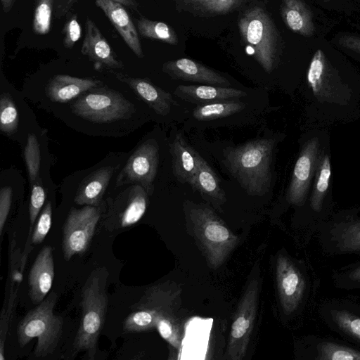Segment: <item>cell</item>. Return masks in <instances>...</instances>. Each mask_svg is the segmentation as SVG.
<instances>
[{"label": "cell", "mask_w": 360, "mask_h": 360, "mask_svg": "<svg viewBox=\"0 0 360 360\" xmlns=\"http://www.w3.org/2000/svg\"><path fill=\"white\" fill-rule=\"evenodd\" d=\"M238 26L255 59L266 72H271L281 49L280 36L272 19L263 8L255 6L239 19Z\"/></svg>", "instance_id": "8992f818"}, {"label": "cell", "mask_w": 360, "mask_h": 360, "mask_svg": "<svg viewBox=\"0 0 360 360\" xmlns=\"http://www.w3.org/2000/svg\"><path fill=\"white\" fill-rule=\"evenodd\" d=\"M296 354L304 360H360V347L342 338L313 334L297 342Z\"/></svg>", "instance_id": "5bb4252c"}, {"label": "cell", "mask_w": 360, "mask_h": 360, "mask_svg": "<svg viewBox=\"0 0 360 360\" xmlns=\"http://www.w3.org/2000/svg\"><path fill=\"white\" fill-rule=\"evenodd\" d=\"M113 172V167H104L89 175L79 186L75 202L81 205L99 206Z\"/></svg>", "instance_id": "484cf974"}, {"label": "cell", "mask_w": 360, "mask_h": 360, "mask_svg": "<svg viewBox=\"0 0 360 360\" xmlns=\"http://www.w3.org/2000/svg\"><path fill=\"white\" fill-rule=\"evenodd\" d=\"M189 215L208 265L213 269H218L236 248L239 238L208 206L195 205Z\"/></svg>", "instance_id": "5b68a950"}, {"label": "cell", "mask_w": 360, "mask_h": 360, "mask_svg": "<svg viewBox=\"0 0 360 360\" xmlns=\"http://www.w3.org/2000/svg\"><path fill=\"white\" fill-rule=\"evenodd\" d=\"M173 172L181 183L191 184L197 170V155L181 134H176L170 144Z\"/></svg>", "instance_id": "d4e9b609"}, {"label": "cell", "mask_w": 360, "mask_h": 360, "mask_svg": "<svg viewBox=\"0 0 360 360\" xmlns=\"http://www.w3.org/2000/svg\"><path fill=\"white\" fill-rule=\"evenodd\" d=\"M325 1H330V0H325Z\"/></svg>", "instance_id": "7bdbcfd3"}, {"label": "cell", "mask_w": 360, "mask_h": 360, "mask_svg": "<svg viewBox=\"0 0 360 360\" xmlns=\"http://www.w3.org/2000/svg\"><path fill=\"white\" fill-rule=\"evenodd\" d=\"M245 108L239 101H221L197 105L193 116L198 120H210L236 113Z\"/></svg>", "instance_id": "83f0119b"}, {"label": "cell", "mask_w": 360, "mask_h": 360, "mask_svg": "<svg viewBox=\"0 0 360 360\" xmlns=\"http://www.w3.org/2000/svg\"><path fill=\"white\" fill-rule=\"evenodd\" d=\"M162 70L176 79L219 86L230 85V82L220 74L189 58L166 62L163 64Z\"/></svg>", "instance_id": "e0dca14e"}, {"label": "cell", "mask_w": 360, "mask_h": 360, "mask_svg": "<svg viewBox=\"0 0 360 360\" xmlns=\"http://www.w3.org/2000/svg\"><path fill=\"white\" fill-rule=\"evenodd\" d=\"M52 223V206L49 201L43 207L34 227L31 237L32 243L39 244L43 242L49 232Z\"/></svg>", "instance_id": "d590c367"}, {"label": "cell", "mask_w": 360, "mask_h": 360, "mask_svg": "<svg viewBox=\"0 0 360 360\" xmlns=\"http://www.w3.org/2000/svg\"><path fill=\"white\" fill-rule=\"evenodd\" d=\"M275 277L283 316L289 320L304 318L307 311L313 309L321 284L313 265L282 250L276 257Z\"/></svg>", "instance_id": "6da1fadb"}, {"label": "cell", "mask_w": 360, "mask_h": 360, "mask_svg": "<svg viewBox=\"0 0 360 360\" xmlns=\"http://www.w3.org/2000/svg\"><path fill=\"white\" fill-rule=\"evenodd\" d=\"M12 202V189L9 186L3 187L0 191V235L2 234Z\"/></svg>", "instance_id": "f35d334b"}, {"label": "cell", "mask_w": 360, "mask_h": 360, "mask_svg": "<svg viewBox=\"0 0 360 360\" xmlns=\"http://www.w3.org/2000/svg\"><path fill=\"white\" fill-rule=\"evenodd\" d=\"M259 276L248 280L233 316L226 347V358L242 360L246 354L257 316Z\"/></svg>", "instance_id": "ba28073f"}, {"label": "cell", "mask_w": 360, "mask_h": 360, "mask_svg": "<svg viewBox=\"0 0 360 360\" xmlns=\"http://www.w3.org/2000/svg\"><path fill=\"white\" fill-rule=\"evenodd\" d=\"M15 0H1L3 9L5 12H8L12 7Z\"/></svg>", "instance_id": "60d3db41"}, {"label": "cell", "mask_w": 360, "mask_h": 360, "mask_svg": "<svg viewBox=\"0 0 360 360\" xmlns=\"http://www.w3.org/2000/svg\"><path fill=\"white\" fill-rule=\"evenodd\" d=\"M174 94L177 97L196 104L238 99L246 96V93L228 86L202 85H179Z\"/></svg>", "instance_id": "44dd1931"}, {"label": "cell", "mask_w": 360, "mask_h": 360, "mask_svg": "<svg viewBox=\"0 0 360 360\" xmlns=\"http://www.w3.org/2000/svg\"><path fill=\"white\" fill-rule=\"evenodd\" d=\"M307 82L314 95L321 99L334 96L335 79L332 67L323 51L318 49L314 54L307 71Z\"/></svg>", "instance_id": "ffe728a7"}, {"label": "cell", "mask_w": 360, "mask_h": 360, "mask_svg": "<svg viewBox=\"0 0 360 360\" xmlns=\"http://www.w3.org/2000/svg\"><path fill=\"white\" fill-rule=\"evenodd\" d=\"M54 274L53 250L46 245L37 254L29 274V296L33 304H39L47 296Z\"/></svg>", "instance_id": "2e32d148"}, {"label": "cell", "mask_w": 360, "mask_h": 360, "mask_svg": "<svg viewBox=\"0 0 360 360\" xmlns=\"http://www.w3.org/2000/svg\"><path fill=\"white\" fill-rule=\"evenodd\" d=\"M53 1L37 0L33 18V30L36 34L44 35L50 31Z\"/></svg>", "instance_id": "836d02e7"}, {"label": "cell", "mask_w": 360, "mask_h": 360, "mask_svg": "<svg viewBox=\"0 0 360 360\" xmlns=\"http://www.w3.org/2000/svg\"><path fill=\"white\" fill-rule=\"evenodd\" d=\"M100 84L101 82L98 80L57 75L49 82L46 94L53 101L65 103L89 89L98 86Z\"/></svg>", "instance_id": "603a6c76"}, {"label": "cell", "mask_w": 360, "mask_h": 360, "mask_svg": "<svg viewBox=\"0 0 360 360\" xmlns=\"http://www.w3.org/2000/svg\"><path fill=\"white\" fill-rule=\"evenodd\" d=\"M46 194L43 187L39 184L32 186L29 207L30 221L31 227L34 224L37 218L44 206Z\"/></svg>", "instance_id": "8d00e7d4"}, {"label": "cell", "mask_w": 360, "mask_h": 360, "mask_svg": "<svg viewBox=\"0 0 360 360\" xmlns=\"http://www.w3.org/2000/svg\"><path fill=\"white\" fill-rule=\"evenodd\" d=\"M330 279L333 285L338 289L360 290V260L333 269Z\"/></svg>", "instance_id": "4dcf8cb0"}, {"label": "cell", "mask_w": 360, "mask_h": 360, "mask_svg": "<svg viewBox=\"0 0 360 360\" xmlns=\"http://www.w3.org/2000/svg\"><path fill=\"white\" fill-rule=\"evenodd\" d=\"M190 185L213 204L221 205L226 200L224 191L220 187L217 176L198 153L196 173Z\"/></svg>", "instance_id": "4316f807"}, {"label": "cell", "mask_w": 360, "mask_h": 360, "mask_svg": "<svg viewBox=\"0 0 360 360\" xmlns=\"http://www.w3.org/2000/svg\"><path fill=\"white\" fill-rule=\"evenodd\" d=\"M95 2L111 22L128 47L137 57L143 58V53L137 28L124 8V5L112 0H96Z\"/></svg>", "instance_id": "d6986e66"}, {"label": "cell", "mask_w": 360, "mask_h": 360, "mask_svg": "<svg viewBox=\"0 0 360 360\" xmlns=\"http://www.w3.org/2000/svg\"><path fill=\"white\" fill-rule=\"evenodd\" d=\"M24 155L30 180L32 183L37 177L41 162L39 145L34 134L27 139Z\"/></svg>", "instance_id": "e575fe53"}, {"label": "cell", "mask_w": 360, "mask_h": 360, "mask_svg": "<svg viewBox=\"0 0 360 360\" xmlns=\"http://www.w3.org/2000/svg\"><path fill=\"white\" fill-rule=\"evenodd\" d=\"M72 112L94 122H110L129 117L133 105L119 93L100 89L81 96L71 106Z\"/></svg>", "instance_id": "9c48e42d"}, {"label": "cell", "mask_w": 360, "mask_h": 360, "mask_svg": "<svg viewBox=\"0 0 360 360\" xmlns=\"http://www.w3.org/2000/svg\"><path fill=\"white\" fill-rule=\"evenodd\" d=\"M81 52L94 63L96 68H121L122 63L116 56L107 39L92 20L87 18L85 35Z\"/></svg>", "instance_id": "ac0fdd59"}, {"label": "cell", "mask_w": 360, "mask_h": 360, "mask_svg": "<svg viewBox=\"0 0 360 360\" xmlns=\"http://www.w3.org/2000/svg\"><path fill=\"white\" fill-rule=\"evenodd\" d=\"M101 216L100 206L72 208L63 229V252L66 261L89 248Z\"/></svg>", "instance_id": "8fae6325"}, {"label": "cell", "mask_w": 360, "mask_h": 360, "mask_svg": "<svg viewBox=\"0 0 360 360\" xmlns=\"http://www.w3.org/2000/svg\"><path fill=\"white\" fill-rule=\"evenodd\" d=\"M106 268L93 270L82 289V318L73 342L75 353L85 352L94 359L97 342L103 328L108 305Z\"/></svg>", "instance_id": "7a4b0ae2"}, {"label": "cell", "mask_w": 360, "mask_h": 360, "mask_svg": "<svg viewBox=\"0 0 360 360\" xmlns=\"http://www.w3.org/2000/svg\"><path fill=\"white\" fill-rule=\"evenodd\" d=\"M137 30L143 37L176 44L178 37L172 27L163 22L154 21L144 17L137 20Z\"/></svg>", "instance_id": "f1b7e54d"}, {"label": "cell", "mask_w": 360, "mask_h": 360, "mask_svg": "<svg viewBox=\"0 0 360 360\" xmlns=\"http://www.w3.org/2000/svg\"><path fill=\"white\" fill-rule=\"evenodd\" d=\"M321 321L342 339L360 347V303L349 297H330L317 307Z\"/></svg>", "instance_id": "30bf717a"}, {"label": "cell", "mask_w": 360, "mask_h": 360, "mask_svg": "<svg viewBox=\"0 0 360 360\" xmlns=\"http://www.w3.org/2000/svg\"><path fill=\"white\" fill-rule=\"evenodd\" d=\"M281 15L283 22L292 32L307 37L314 35L313 15L303 0H281Z\"/></svg>", "instance_id": "cb8c5ba5"}, {"label": "cell", "mask_w": 360, "mask_h": 360, "mask_svg": "<svg viewBox=\"0 0 360 360\" xmlns=\"http://www.w3.org/2000/svg\"><path fill=\"white\" fill-rule=\"evenodd\" d=\"M122 4V5L131 8H136V4L134 0H112Z\"/></svg>", "instance_id": "b9f144b4"}, {"label": "cell", "mask_w": 360, "mask_h": 360, "mask_svg": "<svg viewBox=\"0 0 360 360\" xmlns=\"http://www.w3.org/2000/svg\"><path fill=\"white\" fill-rule=\"evenodd\" d=\"M158 162V146L156 142L153 140L144 142L127 160L116 179V186L129 184L141 185L148 195H151Z\"/></svg>", "instance_id": "4fadbf2b"}, {"label": "cell", "mask_w": 360, "mask_h": 360, "mask_svg": "<svg viewBox=\"0 0 360 360\" xmlns=\"http://www.w3.org/2000/svg\"><path fill=\"white\" fill-rule=\"evenodd\" d=\"M148 203V194L144 188L132 184L111 202L103 218V226L109 231L131 226L142 218Z\"/></svg>", "instance_id": "7c38bea8"}, {"label": "cell", "mask_w": 360, "mask_h": 360, "mask_svg": "<svg viewBox=\"0 0 360 360\" xmlns=\"http://www.w3.org/2000/svg\"><path fill=\"white\" fill-rule=\"evenodd\" d=\"M319 143L316 138L307 141L296 161L288 189L286 200L292 205L301 207L306 202L309 184L316 172L319 158Z\"/></svg>", "instance_id": "9a60e30c"}, {"label": "cell", "mask_w": 360, "mask_h": 360, "mask_svg": "<svg viewBox=\"0 0 360 360\" xmlns=\"http://www.w3.org/2000/svg\"><path fill=\"white\" fill-rule=\"evenodd\" d=\"M115 75L118 79L127 84L158 115H167L172 106L176 105L169 93L146 79L130 77L120 73Z\"/></svg>", "instance_id": "7402d4cb"}, {"label": "cell", "mask_w": 360, "mask_h": 360, "mask_svg": "<svg viewBox=\"0 0 360 360\" xmlns=\"http://www.w3.org/2000/svg\"><path fill=\"white\" fill-rule=\"evenodd\" d=\"M156 328L161 337L177 349L181 347L182 330L172 307L162 311L157 322Z\"/></svg>", "instance_id": "f546056e"}, {"label": "cell", "mask_w": 360, "mask_h": 360, "mask_svg": "<svg viewBox=\"0 0 360 360\" xmlns=\"http://www.w3.org/2000/svg\"><path fill=\"white\" fill-rule=\"evenodd\" d=\"M196 11L210 14H222L233 10L241 0H178Z\"/></svg>", "instance_id": "d6a6232c"}, {"label": "cell", "mask_w": 360, "mask_h": 360, "mask_svg": "<svg viewBox=\"0 0 360 360\" xmlns=\"http://www.w3.org/2000/svg\"><path fill=\"white\" fill-rule=\"evenodd\" d=\"M340 46L360 54V37L350 34L342 35L339 38Z\"/></svg>", "instance_id": "ab89813d"}, {"label": "cell", "mask_w": 360, "mask_h": 360, "mask_svg": "<svg viewBox=\"0 0 360 360\" xmlns=\"http://www.w3.org/2000/svg\"><path fill=\"white\" fill-rule=\"evenodd\" d=\"M273 147L272 140L259 139L229 149L225 155L230 172L250 195H264L270 187Z\"/></svg>", "instance_id": "3957f363"}, {"label": "cell", "mask_w": 360, "mask_h": 360, "mask_svg": "<svg viewBox=\"0 0 360 360\" xmlns=\"http://www.w3.org/2000/svg\"><path fill=\"white\" fill-rule=\"evenodd\" d=\"M314 237L326 255H360V208L331 214L321 224Z\"/></svg>", "instance_id": "52a82bcc"}, {"label": "cell", "mask_w": 360, "mask_h": 360, "mask_svg": "<svg viewBox=\"0 0 360 360\" xmlns=\"http://www.w3.org/2000/svg\"><path fill=\"white\" fill-rule=\"evenodd\" d=\"M18 126V113L16 106L8 94H2L0 99V129L7 134H13Z\"/></svg>", "instance_id": "1f68e13d"}, {"label": "cell", "mask_w": 360, "mask_h": 360, "mask_svg": "<svg viewBox=\"0 0 360 360\" xmlns=\"http://www.w3.org/2000/svg\"><path fill=\"white\" fill-rule=\"evenodd\" d=\"M63 44L70 49L80 39L82 30L76 15H72L65 22L63 28Z\"/></svg>", "instance_id": "74e56055"}, {"label": "cell", "mask_w": 360, "mask_h": 360, "mask_svg": "<svg viewBox=\"0 0 360 360\" xmlns=\"http://www.w3.org/2000/svg\"><path fill=\"white\" fill-rule=\"evenodd\" d=\"M57 300V293L51 292L41 302L28 311L18 325L17 336L20 347H24L33 338L37 339L34 351L37 358L51 354L60 339L63 319L53 312Z\"/></svg>", "instance_id": "277c9868"}]
</instances>
